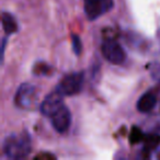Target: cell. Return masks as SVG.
I'll return each instance as SVG.
<instances>
[{"mask_svg": "<svg viewBox=\"0 0 160 160\" xmlns=\"http://www.w3.org/2000/svg\"><path fill=\"white\" fill-rule=\"evenodd\" d=\"M64 105V96L56 89L55 91L47 94L46 98L43 100V102L41 103L40 111L43 115L52 118Z\"/></svg>", "mask_w": 160, "mask_h": 160, "instance_id": "cell-6", "label": "cell"}, {"mask_svg": "<svg viewBox=\"0 0 160 160\" xmlns=\"http://www.w3.org/2000/svg\"><path fill=\"white\" fill-rule=\"evenodd\" d=\"M51 122L56 132L62 134L68 131L71 123V114L67 107H62L51 118Z\"/></svg>", "mask_w": 160, "mask_h": 160, "instance_id": "cell-7", "label": "cell"}, {"mask_svg": "<svg viewBox=\"0 0 160 160\" xmlns=\"http://www.w3.org/2000/svg\"><path fill=\"white\" fill-rule=\"evenodd\" d=\"M85 82V75L83 72H72L65 76L60 80L59 85L56 89L62 94V96H75L79 93L83 87Z\"/></svg>", "mask_w": 160, "mask_h": 160, "instance_id": "cell-2", "label": "cell"}, {"mask_svg": "<svg viewBox=\"0 0 160 160\" xmlns=\"http://www.w3.org/2000/svg\"><path fill=\"white\" fill-rule=\"evenodd\" d=\"M157 103V97L152 92H146L144 93L137 101V110L142 113H148L155 108Z\"/></svg>", "mask_w": 160, "mask_h": 160, "instance_id": "cell-8", "label": "cell"}, {"mask_svg": "<svg viewBox=\"0 0 160 160\" xmlns=\"http://www.w3.org/2000/svg\"><path fill=\"white\" fill-rule=\"evenodd\" d=\"M1 23L6 35H11L18 31V22L16 18L9 12H2L1 14Z\"/></svg>", "mask_w": 160, "mask_h": 160, "instance_id": "cell-9", "label": "cell"}, {"mask_svg": "<svg viewBox=\"0 0 160 160\" xmlns=\"http://www.w3.org/2000/svg\"><path fill=\"white\" fill-rule=\"evenodd\" d=\"M150 73H151V77H152L153 79L157 80V81H160V62L155 64L152 67H151Z\"/></svg>", "mask_w": 160, "mask_h": 160, "instance_id": "cell-11", "label": "cell"}, {"mask_svg": "<svg viewBox=\"0 0 160 160\" xmlns=\"http://www.w3.org/2000/svg\"><path fill=\"white\" fill-rule=\"evenodd\" d=\"M113 7V0H83L86 17L90 21L100 18Z\"/></svg>", "mask_w": 160, "mask_h": 160, "instance_id": "cell-4", "label": "cell"}, {"mask_svg": "<svg viewBox=\"0 0 160 160\" xmlns=\"http://www.w3.org/2000/svg\"><path fill=\"white\" fill-rule=\"evenodd\" d=\"M36 100V89L31 83L24 82L17 89L14 103L21 109H29Z\"/></svg>", "mask_w": 160, "mask_h": 160, "instance_id": "cell-5", "label": "cell"}, {"mask_svg": "<svg viewBox=\"0 0 160 160\" xmlns=\"http://www.w3.org/2000/svg\"><path fill=\"white\" fill-rule=\"evenodd\" d=\"M32 140L29 133L11 134L3 140L2 149L5 155L10 159H23L31 152Z\"/></svg>", "mask_w": 160, "mask_h": 160, "instance_id": "cell-1", "label": "cell"}, {"mask_svg": "<svg viewBox=\"0 0 160 160\" xmlns=\"http://www.w3.org/2000/svg\"><path fill=\"white\" fill-rule=\"evenodd\" d=\"M102 55L108 62H112L114 65L123 64L126 59V54H125L123 47L114 40H105L101 46Z\"/></svg>", "mask_w": 160, "mask_h": 160, "instance_id": "cell-3", "label": "cell"}, {"mask_svg": "<svg viewBox=\"0 0 160 160\" xmlns=\"http://www.w3.org/2000/svg\"><path fill=\"white\" fill-rule=\"evenodd\" d=\"M71 45H72V51L77 56L81 55L82 52V43H81V38L77 34H72L71 35Z\"/></svg>", "mask_w": 160, "mask_h": 160, "instance_id": "cell-10", "label": "cell"}, {"mask_svg": "<svg viewBox=\"0 0 160 160\" xmlns=\"http://www.w3.org/2000/svg\"><path fill=\"white\" fill-rule=\"evenodd\" d=\"M7 38L8 35H6L2 38V42H1V62H3V56H5V48H6V44H7Z\"/></svg>", "mask_w": 160, "mask_h": 160, "instance_id": "cell-12", "label": "cell"}]
</instances>
